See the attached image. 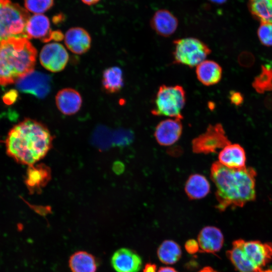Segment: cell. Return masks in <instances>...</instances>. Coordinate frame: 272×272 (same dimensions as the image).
Masks as SVG:
<instances>
[{"mask_svg": "<svg viewBox=\"0 0 272 272\" xmlns=\"http://www.w3.org/2000/svg\"><path fill=\"white\" fill-rule=\"evenodd\" d=\"M210 175L216 187V207L219 211L241 208L255 200L256 172L252 167L229 168L216 161L212 165Z\"/></svg>", "mask_w": 272, "mask_h": 272, "instance_id": "cell-1", "label": "cell"}, {"mask_svg": "<svg viewBox=\"0 0 272 272\" xmlns=\"http://www.w3.org/2000/svg\"><path fill=\"white\" fill-rule=\"evenodd\" d=\"M53 137L43 124L25 119L9 131L5 142L6 153L17 163L28 166L43 159L52 146Z\"/></svg>", "mask_w": 272, "mask_h": 272, "instance_id": "cell-2", "label": "cell"}, {"mask_svg": "<svg viewBox=\"0 0 272 272\" xmlns=\"http://www.w3.org/2000/svg\"><path fill=\"white\" fill-rule=\"evenodd\" d=\"M37 51L25 37H12L0 43V86L18 82L32 73Z\"/></svg>", "mask_w": 272, "mask_h": 272, "instance_id": "cell-3", "label": "cell"}, {"mask_svg": "<svg viewBox=\"0 0 272 272\" xmlns=\"http://www.w3.org/2000/svg\"><path fill=\"white\" fill-rule=\"evenodd\" d=\"M226 255L238 272H260L272 259V243L237 239Z\"/></svg>", "mask_w": 272, "mask_h": 272, "instance_id": "cell-4", "label": "cell"}, {"mask_svg": "<svg viewBox=\"0 0 272 272\" xmlns=\"http://www.w3.org/2000/svg\"><path fill=\"white\" fill-rule=\"evenodd\" d=\"M186 100V92L182 86L163 84L156 92L151 112L156 116L182 119Z\"/></svg>", "mask_w": 272, "mask_h": 272, "instance_id": "cell-5", "label": "cell"}, {"mask_svg": "<svg viewBox=\"0 0 272 272\" xmlns=\"http://www.w3.org/2000/svg\"><path fill=\"white\" fill-rule=\"evenodd\" d=\"M30 17L27 10L10 0L0 2V43L12 37H25Z\"/></svg>", "mask_w": 272, "mask_h": 272, "instance_id": "cell-6", "label": "cell"}, {"mask_svg": "<svg viewBox=\"0 0 272 272\" xmlns=\"http://www.w3.org/2000/svg\"><path fill=\"white\" fill-rule=\"evenodd\" d=\"M173 63L196 67L211 54L209 46L199 39L193 37L179 38L173 41Z\"/></svg>", "mask_w": 272, "mask_h": 272, "instance_id": "cell-7", "label": "cell"}, {"mask_svg": "<svg viewBox=\"0 0 272 272\" xmlns=\"http://www.w3.org/2000/svg\"><path fill=\"white\" fill-rule=\"evenodd\" d=\"M231 144L221 123L210 124L204 132L192 141L193 152L209 154Z\"/></svg>", "mask_w": 272, "mask_h": 272, "instance_id": "cell-8", "label": "cell"}, {"mask_svg": "<svg viewBox=\"0 0 272 272\" xmlns=\"http://www.w3.org/2000/svg\"><path fill=\"white\" fill-rule=\"evenodd\" d=\"M69 54L61 44L53 42L46 44L42 48L39 55L41 65L51 72H58L65 67Z\"/></svg>", "mask_w": 272, "mask_h": 272, "instance_id": "cell-9", "label": "cell"}, {"mask_svg": "<svg viewBox=\"0 0 272 272\" xmlns=\"http://www.w3.org/2000/svg\"><path fill=\"white\" fill-rule=\"evenodd\" d=\"M181 120L168 118L159 122L155 127L154 135L160 145L170 146L179 140L183 130Z\"/></svg>", "mask_w": 272, "mask_h": 272, "instance_id": "cell-10", "label": "cell"}, {"mask_svg": "<svg viewBox=\"0 0 272 272\" xmlns=\"http://www.w3.org/2000/svg\"><path fill=\"white\" fill-rule=\"evenodd\" d=\"M17 87L23 92L43 98L50 90V78L46 74L33 71L18 81Z\"/></svg>", "mask_w": 272, "mask_h": 272, "instance_id": "cell-11", "label": "cell"}, {"mask_svg": "<svg viewBox=\"0 0 272 272\" xmlns=\"http://www.w3.org/2000/svg\"><path fill=\"white\" fill-rule=\"evenodd\" d=\"M111 264L117 272H139L142 266V260L135 251L121 248L113 254Z\"/></svg>", "mask_w": 272, "mask_h": 272, "instance_id": "cell-12", "label": "cell"}, {"mask_svg": "<svg viewBox=\"0 0 272 272\" xmlns=\"http://www.w3.org/2000/svg\"><path fill=\"white\" fill-rule=\"evenodd\" d=\"M152 29L158 35L168 37L172 35L178 26L177 17L166 9H160L155 12L150 20Z\"/></svg>", "mask_w": 272, "mask_h": 272, "instance_id": "cell-13", "label": "cell"}, {"mask_svg": "<svg viewBox=\"0 0 272 272\" xmlns=\"http://www.w3.org/2000/svg\"><path fill=\"white\" fill-rule=\"evenodd\" d=\"M199 251L216 254L222 249L224 238L221 231L214 226H206L199 232L197 236Z\"/></svg>", "mask_w": 272, "mask_h": 272, "instance_id": "cell-14", "label": "cell"}, {"mask_svg": "<svg viewBox=\"0 0 272 272\" xmlns=\"http://www.w3.org/2000/svg\"><path fill=\"white\" fill-rule=\"evenodd\" d=\"M51 178L49 167L44 164L28 166L24 182L31 194L39 193Z\"/></svg>", "mask_w": 272, "mask_h": 272, "instance_id": "cell-15", "label": "cell"}, {"mask_svg": "<svg viewBox=\"0 0 272 272\" xmlns=\"http://www.w3.org/2000/svg\"><path fill=\"white\" fill-rule=\"evenodd\" d=\"M52 30L47 17L43 14H35L29 17L25 28L27 38L39 39L43 42L51 40Z\"/></svg>", "mask_w": 272, "mask_h": 272, "instance_id": "cell-16", "label": "cell"}, {"mask_svg": "<svg viewBox=\"0 0 272 272\" xmlns=\"http://www.w3.org/2000/svg\"><path fill=\"white\" fill-rule=\"evenodd\" d=\"M67 48L72 52L82 54L90 48L91 38L88 32L81 27H73L69 29L64 36Z\"/></svg>", "mask_w": 272, "mask_h": 272, "instance_id": "cell-17", "label": "cell"}, {"mask_svg": "<svg viewBox=\"0 0 272 272\" xmlns=\"http://www.w3.org/2000/svg\"><path fill=\"white\" fill-rule=\"evenodd\" d=\"M221 65L213 60L205 59L195 67L197 80L203 86L209 87L219 83L222 77Z\"/></svg>", "mask_w": 272, "mask_h": 272, "instance_id": "cell-18", "label": "cell"}, {"mask_svg": "<svg viewBox=\"0 0 272 272\" xmlns=\"http://www.w3.org/2000/svg\"><path fill=\"white\" fill-rule=\"evenodd\" d=\"M56 104L63 114L71 115L80 109L82 99L80 93L72 88H64L58 92L55 96Z\"/></svg>", "mask_w": 272, "mask_h": 272, "instance_id": "cell-19", "label": "cell"}, {"mask_svg": "<svg viewBox=\"0 0 272 272\" xmlns=\"http://www.w3.org/2000/svg\"><path fill=\"white\" fill-rule=\"evenodd\" d=\"M246 154L244 149L238 144H230L224 147L218 156L219 162L233 169L245 167Z\"/></svg>", "mask_w": 272, "mask_h": 272, "instance_id": "cell-20", "label": "cell"}, {"mask_svg": "<svg viewBox=\"0 0 272 272\" xmlns=\"http://www.w3.org/2000/svg\"><path fill=\"white\" fill-rule=\"evenodd\" d=\"M184 190L189 199H199L209 193L210 184L205 176L197 173L193 174L187 179Z\"/></svg>", "mask_w": 272, "mask_h": 272, "instance_id": "cell-21", "label": "cell"}, {"mask_svg": "<svg viewBox=\"0 0 272 272\" xmlns=\"http://www.w3.org/2000/svg\"><path fill=\"white\" fill-rule=\"evenodd\" d=\"M69 265L72 272H96L97 262L92 254L78 251L70 256Z\"/></svg>", "mask_w": 272, "mask_h": 272, "instance_id": "cell-22", "label": "cell"}, {"mask_svg": "<svg viewBox=\"0 0 272 272\" xmlns=\"http://www.w3.org/2000/svg\"><path fill=\"white\" fill-rule=\"evenodd\" d=\"M182 251L177 243L172 240H164L159 246L157 256L162 263L173 264L181 258Z\"/></svg>", "mask_w": 272, "mask_h": 272, "instance_id": "cell-23", "label": "cell"}, {"mask_svg": "<svg viewBox=\"0 0 272 272\" xmlns=\"http://www.w3.org/2000/svg\"><path fill=\"white\" fill-rule=\"evenodd\" d=\"M123 84V73L119 67H110L103 72L102 86L107 92H119L122 88Z\"/></svg>", "mask_w": 272, "mask_h": 272, "instance_id": "cell-24", "label": "cell"}, {"mask_svg": "<svg viewBox=\"0 0 272 272\" xmlns=\"http://www.w3.org/2000/svg\"><path fill=\"white\" fill-rule=\"evenodd\" d=\"M252 16L261 23L272 24V0H248Z\"/></svg>", "mask_w": 272, "mask_h": 272, "instance_id": "cell-25", "label": "cell"}, {"mask_svg": "<svg viewBox=\"0 0 272 272\" xmlns=\"http://www.w3.org/2000/svg\"><path fill=\"white\" fill-rule=\"evenodd\" d=\"M252 86L260 94L272 91V67L262 65L261 71L254 79Z\"/></svg>", "mask_w": 272, "mask_h": 272, "instance_id": "cell-26", "label": "cell"}, {"mask_svg": "<svg viewBox=\"0 0 272 272\" xmlns=\"http://www.w3.org/2000/svg\"><path fill=\"white\" fill-rule=\"evenodd\" d=\"M54 0H25V7L27 10L35 14H41L53 6Z\"/></svg>", "mask_w": 272, "mask_h": 272, "instance_id": "cell-27", "label": "cell"}, {"mask_svg": "<svg viewBox=\"0 0 272 272\" xmlns=\"http://www.w3.org/2000/svg\"><path fill=\"white\" fill-rule=\"evenodd\" d=\"M257 35L261 44L272 46V24L261 23L257 30Z\"/></svg>", "mask_w": 272, "mask_h": 272, "instance_id": "cell-28", "label": "cell"}, {"mask_svg": "<svg viewBox=\"0 0 272 272\" xmlns=\"http://www.w3.org/2000/svg\"><path fill=\"white\" fill-rule=\"evenodd\" d=\"M231 103L235 106H240L244 101V97L241 93L238 91H231L229 96Z\"/></svg>", "mask_w": 272, "mask_h": 272, "instance_id": "cell-29", "label": "cell"}, {"mask_svg": "<svg viewBox=\"0 0 272 272\" xmlns=\"http://www.w3.org/2000/svg\"><path fill=\"white\" fill-rule=\"evenodd\" d=\"M184 247L186 251L191 254H195L199 251V247L197 241L193 239L187 240Z\"/></svg>", "mask_w": 272, "mask_h": 272, "instance_id": "cell-30", "label": "cell"}, {"mask_svg": "<svg viewBox=\"0 0 272 272\" xmlns=\"http://www.w3.org/2000/svg\"><path fill=\"white\" fill-rule=\"evenodd\" d=\"M239 62L243 65L244 62L246 61L245 65H250L253 63L254 57H253L251 54H250L247 52H243L242 54H241L239 58Z\"/></svg>", "mask_w": 272, "mask_h": 272, "instance_id": "cell-31", "label": "cell"}, {"mask_svg": "<svg viewBox=\"0 0 272 272\" xmlns=\"http://www.w3.org/2000/svg\"><path fill=\"white\" fill-rule=\"evenodd\" d=\"M17 97V93L15 91H11L5 94L4 101L7 104H11L14 102Z\"/></svg>", "mask_w": 272, "mask_h": 272, "instance_id": "cell-32", "label": "cell"}, {"mask_svg": "<svg viewBox=\"0 0 272 272\" xmlns=\"http://www.w3.org/2000/svg\"><path fill=\"white\" fill-rule=\"evenodd\" d=\"M143 272H157V266L155 264L148 263L145 265Z\"/></svg>", "mask_w": 272, "mask_h": 272, "instance_id": "cell-33", "label": "cell"}, {"mask_svg": "<svg viewBox=\"0 0 272 272\" xmlns=\"http://www.w3.org/2000/svg\"><path fill=\"white\" fill-rule=\"evenodd\" d=\"M51 39L56 41H60L63 39V36L62 32L59 30H55L52 32Z\"/></svg>", "mask_w": 272, "mask_h": 272, "instance_id": "cell-34", "label": "cell"}, {"mask_svg": "<svg viewBox=\"0 0 272 272\" xmlns=\"http://www.w3.org/2000/svg\"><path fill=\"white\" fill-rule=\"evenodd\" d=\"M64 16L62 13H59L53 16L52 21L55 24H58L63 21Z\"/></svg>", "mask_w": 272, "mask_h": 272, "instance_id": "cell-35", "label": "cell"}, {"mask_svg": "<svg viewBox=\"0 0 272 272\" xmlns=\"http://www.w3.org/2000/svg\"><path fill=\"white\" fill-rule=\"evenodd\" d=\"M157 272H178L175 268L170 266H161Z\"/></svg>", "mask_w": 272, "mask_h": 272, "instance_id": "cell-36", "label": "cell"}, {"mask_svg": "<svg viewBox=\"0 0 272 272\" xmlns=\"http://www.w3.org/2000/svg\"><path fill=\"white\" fill-rule=\"evenodd\" d=\"M197 272H218L210 266H206Z\"/></svg>", "mask_w": 272, "mask_h": 272, "instance_id": "cell-37", "label": "cell"}, {"mask_svg": "<svg viewBox=\"0 0 272 272\" xmlns=\"http://www.w3.org/2000/svg\"><path fill=\"white\" fill-rule=\"evenodd\" d=\"M82 2L87 5H93L97 3L100 0H81Z\"/></svg>", "mask_w": 272, "mask_h": 272, "instance_id": "cell-38", "label": "cell"}, {"mask_svg": "<svg viewBox=\"0 0 272 272\" xmlns=\"http://www.w3.org/2000/svg\"><path fill=\"white\" fill-rule=\"evenodd\" d=\"M210 2L216 4H222L225 3L227 0H209Z\"/></svg>", "mask_w": 272, "mask_h": 272, "instance_id": "cell-39", "label": "cell"}, {"mask_svg": "<svg viewBox=\"0 0 272 272\" xmlns=\"http://www.w3.org/2000/svg\"><path fill=\"white\" fill-rule=\"evenodd\" d=\"M260 272H272V269L262 270Z\"/></svg>", "mask_w": 272, "mask_h": 272, "instance_id": "cell-40", "label": "cell"}, {"mask_svg": "<svg viewBox=\"0 0 272 272\" xmlns=\"http://www.w3.org/2000/svg\"><path fill=\"white\" fill-rule=\"evenodd\" d=\"M2 1H3V0H0V2Z\"/></svg>", "mask_w": 272, "mask_h": 272, "instance_id": "cell-41", "label": "cell"}]
</instances>
